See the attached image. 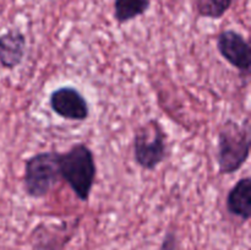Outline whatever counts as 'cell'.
<instances>
[{
    "label": "cell",
    "mask_w": 251,
    "mask_h": 250,
    "mask_svg": "<svg viewBox=\"0 0 251 250\" xmlns=\"http://www.w3.org/2000/svg\"><path fill=\"white\" fill-rule=\"evenodd\" d=\"M60 178L68 183L80 201L88 200L97 174L95 154L86 144L78 142L69 151L59 153Z\"/></svg>",
    "instance_id": "1"
},
{
    "label": "cell",
    "mask_w": 251,
    "mask_h": 250,
    "mask_svg": "<svg viewBox=\"0 0 251 250\" xmlns=\"http://www.w3.org/2000/svg\"><path fill=\"white\" fill-rule=\"evenodd\" d=\"M49 104L60 118L75 122L86 120L90 115L88 102L82 93L71 86H63L50 93Z\"/></svg>",
    "instance_id": "6"
},
{
    "label": "cell",
    "mask_w": 251,
    "mask_h": 250,
    "mask_svg": "<svg viewBox=\"0 0 251 250\" xmlns=\"http://www.w3.org/2000/svg\"><path fill=\"white\" fill-rule=\"evenodd\" d=\"M26 37L19 29H9L0 34V68L12 70L24 61L26 55Z\"/></svg>",
    "instance_id": "7"
},
{
    "label": "cell",
    "mask_w": 251,
    "mask_h": 250,
    "mask_svg": "<svg viewBox=\"0 0 251 250\" xmlns=\"http://www.w3.org/2000/svg\"><path fill=\"white\" fill-rule=\"evenodd\" d=\"M233 0H196V9L200 16L218 20L230 9Z\"/></svg>",
    "instance_id": "10"
},
{
    "label": "cell",
    "mask_w": 251,
    "mask_h": 250,
    "mask_svg": "<svg viewBox=\"0 0 251 250\" xmlns=\"http://www.w3.org/2000/svg\"><path fill=\"white\" fill-rule=\"evenodd\" d=\"M217 49L221 55L234 66L242 75L249 77L251 69V48L249 42L234 29H225L217 37Z\"/></svg>",
    "instance_id": "5"
},
{
    "label": "cell",
    "mask_w": 251,
    "mask_h": 250,
    "mask_svg": "<svg viewBox=\"0 0 251 250\" xmlns=\"http://www.w3.org/2000/svg\"><path fill=\"white\" fill-rule=\"evenodd\" d=\"M161 250H178V240L174 230H168L162 242Z\"/></svg>",
    "instance_id": "11"
},
{
    "label": "cell",
    "mask_w": 251,
    "mask_h": 250,
    "mask_svg": "<svg viewBox=\"0 0 251 250\" xmlns=\"http://www.w3.org/2000/svg\"><path fill=\"white\" fill-rule=\"evenodd\" d=\"M59 178V152H39L29 157L25 163L24 185L29 198H44Z\"/></svg>",
    "instance_id": "3"
},
{
    "label": "cell",
    "mask_w": 251,
    "mask_h": 250,
    "mask_svg": "<svg viewBox=\"0 0 251 250\" xmlns=\"http://www.w3.org/2000/svg\"><path fill=\"white\" fill-rule=\"evenodd\" d=\"M168 153L167 135L159 122L152 119L136 130L134 136L135 162L145 171H154Z\"/></svg>",
    "instance_id": "4"
},
{
    "label": "cell",
    "mask_w": 251,
    "mask_h": 250,
    "mask_svg": "<svg viewBox=\"0 0 251 250\" xmlns=\"http://www.w3.org/2000/svg\"><path fill=\"white\" fill-rule=\"evenodd\" d=\"M251 134L249 118L244 124L228 119L221 127L217 140V163L220 174L239 171L249 159Z\"/></svg>",
    "instance_id": "2"
},
{
    "label": "cell",
    "mask_w": 251,
    "mask_h": 250,
    "mask_svg": "<svg viewBox=\"0 0 251 250\" xmlns=\"http://www.w3.org/2000/svg\"><path fill=\"white\" fill-rule=\"evenodd\" d=\"M151 0H114V17L118 24H126L144 15Z\"/></svg>",
    "instance_id": "9"
},
{
    "label": "cell",
    "mask_w": 251,
    "mask_h": 250,
    "mask_svg": "<svg viewBox=\"0 0 251 250\" xmlns=\"http://www.w3.org/2000/svg\"><path fill=\"white\" fill-rule=\"evenodd\" d=\"M227 210L230 215L247 222L251 217V179H239L227 196Z\"/></svg>",
    "instance_id": "8"
}]
</instances>
